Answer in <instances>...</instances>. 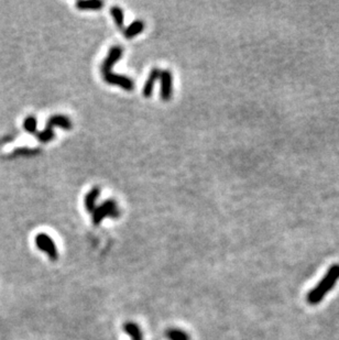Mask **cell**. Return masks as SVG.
<instances>
[{
    "label": "cell",
    "instance_id": "6da1fadb",
    "mask_svg": "<svg viewBox=\"0 0 339 340\" xmlns=\"http://www.w3.org/2000/svg\"><path fill=\"white\" fill-rule=\"evenodd\" d=\"M339 280V263H334L331 265L325 276L307 293L306 300L311 305H317L320 304L324 298L333 290Z\"/></svg>",
    "mask_w": 339,
    "mask_h": 340
},
{
    "label": "cell",
    "instance_id": "7a4b0ae2",
    "mask_svg": "<svg viewBox=\"0 0 339 340\" xmlns=\"http://www.w3.org/2000/svg\"><path fill=\"white\" fill-rule=\"evenodd\" d=\"M55 127H60L62 129L70 130V129H72V122L66 117V116H63V115L52 116V117L49 119L46 129L42 130L41 132L37 133L39 140L43 143H48L51 141L54 138L53 128H55Z\"/></svg>",
    "mask_w": 339,
    "mask_h": 340
},
{
    "label": "cell",
    "instance_id": "3957f363",
    "mask_svg": "<svg viewBox=\"0 0 339 340\" xmlns=\"http://www.w3.org/2000/svg\"><path fill=\"white\" fill-rule=\"evenodd\" d=\"M120 212L117 202L114 199H108L105 200L102 205H99L98 207L95 208V211L93 212V221L95 225H99L100 222L106 217H112V218H116V217H119Z\"/></svg>",
    "mask_w": 339,
    "mask_h": 340
},
{
    "label": "cell",
    "instance_id": "277c9868",
    "mask_svg": "<svg viewBox=\"0 0 339 340\" xmlns=\"http://www.w3.org/2000/svg\"><path fill=\"white\" fill-rule=\"evenodd\" d=\"M35 244H37V247L41 251L46 252L47 255L49 256V258L51 260H56L57 259L59 253H57L56 244L52 240V238L50 237L49 235L39 234L37 237H35Z\"/></svg>",
    "mask_w": 339,
    "mask_h": 340
},
{
    "label": "cell",
    "instance_id": "5b68a950",
    "mask_svg": "<svg viewBox=\"0 0 339 340\" xmlns=\"http://www.w3.org/2000/svg\"><path fill=\"white\" fill-rule=\"evenodd\" d=\"M103 76H104V81L109 85L120 86L122 89H125L127 92H131L134 88L133 81L128 76L115 74V73H112V72H108V73L103 74Z\"/></svg>",
    "mask_w": 339,
    "mask_h": 340
},
{
    "label": "cell",
    "instance_id": "8992f818",
    "mask_svg": "<svg viewBox=\"0 0 339 340\" xmlns=\"http://www.w3.org/2000/svg\"><path fill=\"white\" fill-rule=\"evenodd\" d=\"M161 98L164 101H169L173 94V76L169 70L161 71Z\"/></svg>",
    "mask_w": 339,
    "mask_h": 340
},
{
    "label": "cell",
    "instance_id": "52a82bcc",
    "mask_svg": "<svg viewBox=\"0 0 339 340\" xmlns=\"http://www.w3.org/2000/svg\"><path fill=\"white\" fill-rule=\"evenodd\" d=\"M122 49L120 47H112L109 50V53H108L107 57L104 60L103 65H102V73H108V72H111V69L115 64H116L120 57L122 56Z\"/></svg>",
    "mask_w": 339,
    "mask_h": 340
},
{
    "label": "cell",
    "instance_id": "ba28073f",
    "mask_svg": "<svg viewBox=\"0 0 339 340\" xmlns=\"http://www.w3.org/2000/svg\"><path fill=\"white\" fill-rule=\"evenodd\" d=\"M160 75H161V70H159V69H153L152 71L150 72L149 77H148L147 82H146V84H144L143 89H142V94H143L144 97L149 98V97H151V95H152L154 84H155V82L157 81V79L160 78Z\"/></svg>",
    "mask_w": 339,
    "mask_h": 340
},
{
    "label": "cell",
    "instance_id": "9c48e42d",
    "mask_svg": "<svg viewBox=\"0 0 339 340\" xmlns=\"http://www.w3.org/2000/svg\"><path fill=\"white\" fill-rule=\"evenodd\" d=\"M99 187H94L85 196V207L88 213H93L96 208V199L99 197Z\"/></svg>",
    "mask_w": 339,
    "mask_h": 340
},
{
    "label": "cell",
    "instance_id": "30bf717a",
    "mask_svg": "<svg viewBox=\"0 0 339 340\" xmlns=\"http://www.w3.org/2000/svg\"><path fill=\"white\" fill-rule=\"evenodd\" d=\"M144 30V22L141 20H135L133 21L132 24H130V26L127 27L124 31V35L125 38L127 39H132L134 38L135 35H138L139 33H141Z\"/></svg>",
    "mask_w": 339,
    "mask_h": 340
},
{
    "label": "cell",
    "instance_id": "8fae6325",
    "mask_svg": "<svg viewBox=\"0 0 339 340\" xmlns=\"http://www.w3.org/2000/svg\"><path fill=\"white\" fill-rule=\"evenodd\" d=\"M79 10H100L104 7V3L100 0H81L76 3Z\"/></svg>",
    "mask_w": 339,
    "mask_h": 340
},
{
    "label": "cell",
    "instance_id": "7c38bea8",
    "mask_svg": "<svg viewBox=\"0 0 339 340\" xmlns=\"http://www.w3.org/2000/svg\"><path fill=\"white\" fill-rule=\"evenodd\" d=\"M110 13L114 18L115 24L117 25L118 28H124L125 24V16H124V11L118 6H114L110 9Z\"/></svg>",
    "mask_w": 339,
    "mask_h": 340
},
{
    "label": "cell",
    "instance_id": "4fadbf2b",
    "mask_svg": "<svg viewBox=\"0 0 339 340\" xmlns=\"http://www.w3.org/2000/svg\"><path fill=\"white\" fill-rule=\"evenodd\" d=\"M125 330L128 332L130 337L132 338V340H142V335H141V331L139 329V327L137 326L135 324L132 323H128L125 325Z\"/></svg>",
    "mask_w": 339,
    "mask_h": 340
},
{
    "label": "cell",
    "instance_id": "5bb4252c",
    "mask_svg": "<svg viewBox=\"0 0 339 340\" xmlns=\"http://www.w3.org/2000/svg\"><path fill=\"white\" fill-rule=\"evenodd\" d=\"M167 336L170 340H190L189 335L181 329H170L167 331Z\"/></svg>",
    "mask_w": 339,
    "mask_h": 340
},
{
    "label": "cell",
    "instance_id": "9a60e30c",
    "mask_svg": "<svg viewBox=\"0 0 339 340\" xmlns=\"http://www.w3.org/2000/svg\"><path fill=\"white\" fill-rule=\"evenodd\" d=\"M24 128L27 132L29 133H35L37 134V119L33 116H29L25 119L24 122Z\"/></svg>",
    "mask_w": 339,
    "mask_h": 340
},
{
    "label": "cell",
    "instance_id": "2e32d148",
    "mask_svg": "<svg viewBox=\"0 0 339 340\" xmlns=\"http://www.w3.org/2000/svg\"><path fill=\"white\" fill-rule=\"evenodd\" d=\"M14 153H17V154H35V153H38V151H35V149H16V151H14Z\"/></svg>",
    "mask_w": 339,
    "mask_h": 340
}]
</instances>
